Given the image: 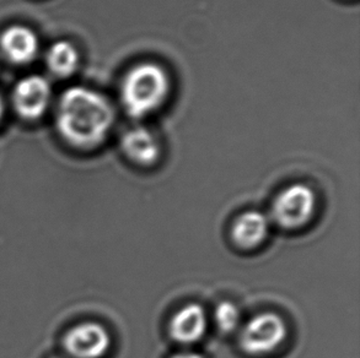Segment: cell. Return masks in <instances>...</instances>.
Instances as JSON below:
<instances>
[{
    "label": "cell",
    "mask_w": 360,
    "mask_h": 358,
    "mask_svg": "<svg viewBox=\"0 0 360 358\" xmlns=\"http://www.w3.org/2000/svg\"><path fill=\"white\" fill-rule=\"evenodd\" d=\"M271 220L258 210H248L235 220L231 238L235 244L245 251L259 247L268 237Z\"/></svg>",
    "instance_id": "9"
},
{
    "label": "cell",
    "mask_w": 360,
    "mask_h": 358,
    "mask_svg": "<svg viewBox=\"0 0 360 358\" xmlns=\"http://www.w3.org/2000/svg\"><path fill=\"white\" fill-rule=\"evenodd\" d=\"M171 358H203L200 354H195V352H191V351H182L179 354H174Z\"/></svg>",
    "instance_id": "13"
},
{
    "label": "cell",
    "mask_w": 360,
    "mask_h": 358,
    "mask_svg": "<svg viewBox=\"0 0 360 358\" xmlns=\"http://www.w3.org/2000/svg\"><path fill=\"white\" fill-rule=\"evenodd\" d=\"M169 91L170 79L159 64H138L122 84V105L131 118H144L162 106Z\"/></svg>",
    "instance_id": "2"
},
{
    "label": "cell",
    "mask_w": 360,
    "mask_h": 358,
    "mask_svg": "<svg viewBox=\"0 0 360 358\" xmlns=\"http://www.w3.org/2000/svg\"><path fill=\"white\" fill-rule=\"evenodd\" d=\"M0 48L10 62L29 64L39 53V39L29 27L14 25L5 29L0 36Z\"/></svg>",
    "instance_id": "8"
},
{
    "label": "cell",
    "mask_w": 360,
    "mask_h": 358,
    "mask_svg": "<svg viewBox=\"0 0 360 358\" xmlns=\"http://www.w3.org/2000/svg\"><path fill=\"white\" fill-rule=\"evenodd\" d=\"M121 146L124 155L138 165H153L160 157L159 141L144 126H136L127 131L122 136Z\"/></svg>",
    "instance_id": "10"
},
{
    "label": "cell",
    "mask_w": 360,
    "mask_h": 358,
    "mask_svg": "<svg viewBox=\"0 0 360 358\" xmlns=\"http://www.w3.org/2000/svg\"><path fill=\"white\" fill-rule=\"evenodd\" d=\"M214 321L217 328L223 334H230L239 328L241 323L240 310L229 300L220 302L214 312Z\"/></svg>",
    "instance_id": "12"
},
{
    "label": "cell",
    "mask_w": 360,
    "mask_h": 358,
    "mask_svg": "<svg viewBox=\"0 0 360 358\" xmlns=\"http://www.w3.org/2000/svg\"><path fill=\"white\" fill-rule=\"evenodd\" d=\"M288 328L282 317L264 312L255 315L243 325L240 333V346L248 354H271L285 341Z\"/></svg>",
    "instance_id": "4"
},
{
    "label": "cell",
    "mask_w": 360,
    "mask_h": 358,
    "mask_svg": "<svg viewBox=\"0 0 360 358\" xmlns=\"http://www.w3.org/2000/svg\"><path fill=\"white\" fill-rule=\"evenodd\" d=\"M111 335L103 325L84 321L67 331L63 345L72 358H101L111 347Z\"/></svg>",
    "instance_id": "5"
},
{
    "label": "cell",
    "mask_w": 360,
    "mask_h": 358,
    "mask_svg": "<svg viewBox=\"0 0 360 358\" xmlns=\"http://www.w3.org/2000/svg\"><path fill=\"white\" fill-rule=\"evenodd\" d=\"M46 58L49 70L59 78L70 77L78 68V51L68 41L54 42L49 47Z\"/></svg>",
    "instance_id": "11"
},
{
    "label": "cell",
    "mask_w": 360,
    "mask_h": 358,
    "mask_svg": "<svg viewBox=\"0 0 360 358\" xmlns=\"http://www.w3.org/2000/svg\"><path fill=\"white\" fill-rule=\"evenodd\" d=\"M208 328V318L203 307L195 303L182 307L172 317L169 331L171 338L181 345H192L198 343Z\"/></svg>",
    "instance_id": "7"
},
{
    "label": "cell",
    "mask_w": 360,
    "mask_h": 358,
    "mask_svg": "<svg viewBox=\"0 0 360 358\" xmlns=\"http://www.w3.org/2000/svg\"><path fill=\"white\" fill-rule=\"evenodd\" d=\"M115 121L112 105L103 93L73 86L62 93L57 108L59 134L70 145L93 149L100 145Z\"/></svg>",
    "instance_id": "1"
},
{
    "label": "cell",
    "mask_w": 360,
    "mask_h": 358,
    "mask_svg": "<svg viewBox=\"0 0 360 358\" xmlns=\"http://www.w3.org/2000/svg\"><path fill=\"white\" fill-rule=\"evenodd\" d=\"M316 208V195L305 184L295 183L283 189L272 204L273 221L284 230L305 226Z\"/></svg>",
    "instance_id": "3"
},
{
    "label": "cell",
    "mask_w": 360,
    "mask_h": 358,
    "mask_svg": "<svg viewBox=\"0 0 360 358\" xmlns=\"http://www.w3.org/2000/svg\"><path fill=\"white\" fill-rule=\"evenodd\" d=\"M3 116H4V102H3L1 97H0V121H1Z\"/></svg>",
    "instance_id": "14"
},
{
    "label": "cell",
    "mask_w": 360,
    "mask_h": 358,
    "mask_svg": "<svg viewBox=\"0 0 360 358\" xmlns=\"http://www.w3.org/2000/svg\"><path fill=\"white\" fill-rule=\"evenodd\" d=\"M14 106L20 117L34 121L44 116L52 100V88L47 79L30 75L20 80L13 95Z\"/></svg>",
    "instance_id": "6"
},
{
    "label": "cell",
    "mask_w": 360,
    "mask_h": 358,
    "mask_svg": "<svg viewBox=\"0 0 360 358\" xmlns=\"http://www.w3.org/2000/svg\"><path fill=\"white\" fill-rule=\"evenodd\" d=\"M54 358H62V357H54Z\"/></svg>",
    "instance_id": "15"
}]
</instances>
